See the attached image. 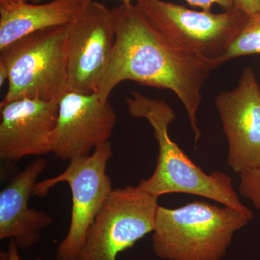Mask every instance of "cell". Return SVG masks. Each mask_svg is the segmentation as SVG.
Returning <instances> with one entry per match:
<instances>
[{"instance_id": "cell-1", "label": "cell", "mask_w": 260, "mask_h": 260, "mask_svg": "<svg viewBox=\"0 0 260 260\" xmlns=\"http://www.w3.org/2000/svg\"><path fill=\"white\" fill-rule=\"evenodd\" d=\"M112 10L116 38L110 61L96 93L109 100L121 82L131 80L175 93L185 107L195 141L201 138L197 112L202 88L216 60L181 49L169 42L136 5L121 4Z\"/></svg>"}, {"instance_id": "cell-2", "label": "cell", "mask_w": 260, "mask_h": 260, "mask_svg": "<svg viewBox=\"0 0 260 260\" xmlns=\"http://www.w3.org/2000/svg\"><path fill=\"white\" fill-rule=\"evenodd\" d=\"M126 102L130 115L148 121L158 145L156 167L148 179L140 181V189L158 198L171 193L203 197L253 218L251 210L239 200L232 178L220 172L206 174L171 139L168 129L176 114L167 103L136 91L131 92Z\"/></svg>"}, {"instance_id": "cell-3", "label": "cell", "mask_w": 260, "mask_h": 260, "mask_svg": "<svg viewBox=\"0 0 260 260\" xmlns=\"http://www.w3.org/2000/svg\"><path fill=\"white\" fill-rule=\"evenodd\" d=\"M252 219L229 207L204 201L175 209L159 205L153 251L164 260H220L236 233Z\"/></svg>"}, {"instance_id": "cell-4", "label": "cell", "mask_w": 260, "mask_h": 260, "mask_svg": "<svg viewBox=\"0 0 260 260\" xmlns=\"http://www.w3.org/2000/svg\"><path fill=\"white\" fill-rule=\"evenodd\" d=\"M69 25L34 32L0 51L9 75L0 107L23 99L59 102L68 93Z\"/></svg>"}, {"instance_id": "cell-5", "label": "cell", "mask_w": 260, "mask_h": 260, "mask_svg": "<svg viewBox=\"0 0 260 260\" xmlns=\"http://www.w3.org/2000/svg\"><path fill=\"white\" fill-rule=\"evenodd\" d=\"M135 2L150 23L176 47L213 60L226 52L249 17L235 7L213 13L162 0Z\"/></svg>"}, {"instance_id": "cell-6", "label": "cell", "mask_w": 260, "mask_h": 260, "mask_svg": "<svg viewBox=\"0 0 260 260\" xmlns=\"http://www.w3.org/2000/svg\"><path fill=\"white\" fill-rule=\"evenodd\" d=\"M112 156V145L109 141L90 155L72 159L61 174L39 181L34 186L32 196L41 198L61 182L68 184L71 190L69 230L56 249V260H77L89 228L113 190L112 179L107 173L108 162Z\"/></svg>"}, {"instance_id": "cell-7", "label": "cell", "mask_w": 260, "mask_h": 260, "mask_svg": "<svg viewBox=\"0 0 260 260\" xmlns=\"http://www.w3.org/2000/svg\"><path fill=\"white\" fill-rule=\"evenodd\" d=\"M158 199L138 186L113 189L89 228L77 260H116L153 232Z\"/></svg>"}, {"instance_id": "cell-8", "label": "cell", "mask_w": 260, "mask_h": 260, "mask_svg": "<svg viewBox=\"0 0 260 260\" xmlns=\"http://www.w3.org/2000/svg\"><path fill=\"white\" fill-rule=\"evenodd\" d=\"M116 32L112 10L85 3L68 30V92L96 93L110 61Z\"/></svg>"}, {"instance_id": "cell-9", "label": "cell", "mask_w": 260, "mask_h": 260, "mask_svg": "<svg viewBox=\"0 0 260 260\" xmlns=\"http://www.w3.org/2000/svg\"><path fill=\"white\" fill-rule=\"evenodd\" d=\"M116 122L114 108L97 93L68 92L59 102L50 153L61 160L87 156L109 142Z\"/></svg>"}, {"instance_id": "cell-10", "label": "cell", "mask_w": 260, "mask_h": 260, "mask_svg": "<svg viewBox=\"0 0 260 260\" xmlns=\"http://www.w3.org/2000/svg\"><path fill=\"white\" fill-rule=\"evenodd\" d=\"M229 144L228 165L237 174L260 165V87L254 71L243 70L239 84L215 99Z\"/></svg>"}, {"instance_id": "cell-11", "label": "cell", "mask_w": 260, "mask_h": 260, "mask_svg": "<svg viewBox=\"0 0 260 260\" xmlns=\"http://www.w3.org/2000/svg\"><path fill=\"white\" fill-rule=\"evenodd\" d=\"M1 109L0 158L17 162L30 155L50 153L59 102L23 99Z\"/></svg>"}, {"instance_id": "cell-12", "label": "cell", "mask_w": 260, "mask_h": 260, "mask_svg": "<svg viewBox=\"0 0 260 260\" xmlns=\"http://www.w3.org/2000/svg\"><path fill=\"white\" fill-rule=\"evenodd\" d=\"M47 167L40 157L17 174L0 191V239H10L20 249L37 244L41 233L53 223L50 215L31 209L28 203L38 177Z\"/></svg>"}, {"instance_id": "cell-13", "label": "cell", "mask_w": 260, "mask_h": 260, "mask_svg": "<svg viewBox=\"0 0 260 260\" xmlns=\"http://www.w3.org/2000/svg\"><path fill=\"white\" fill-rule=\"evenodd\" d=\"M85 4L82 0H52L42 5H0V51L34 32L71 23Z\"/></svg>"}, {"instance_id": "cell-14", "label": "cell", "mask_w": 260, "mask_h": 260, "mask_svg": "<svg viewBox=\"0 0 260 260\" xmlns=\"http://www.w3.org/2000/svg\"><path fill=\"white\" fill-rule=\"evenodd\" d=\"M260 54V13L249 15L226 52L217 59L218 66L239 56Z\"/></svg>"}, {"instance_id": "cell-15", "label": "cell", "mask_w": 260, "mask_h": 260, "mask_svg": "<svg viewBox=\"0 0 260 260\" xmlns=\"http://www.w3.org/2000/svg\"><path fill=\"white\" fill-rule=\"evenodd\" d=\"M239 191L244 198L249 200L260 210V165L239 174Z\"/></svg>"}, {"instance_id": "cell-16", "label": "cell", "mask_w": 260, "mask_h": 260, "mask_svg": "<svg viewBox=\"0 0 260 260\" xmlns=\"http://www.w3.org/2000/svg\"><path fill=\"white\" fill-rule=\"evenodd\" d=\"M189 5L198 7L205 11H211L214 5H218L222 9L228 10L234 8V0H184Z\"/></svg>"}, {"instance_id": "cell-17", "label": "cell", "mask_w": 260, "mask_h": 260, "mask_svg": "<svg viewBox=\"0 0 260 260\" xmlns=\"http://www.w3.org/2000/svg\"><path fill=\"white\" fill-rule=\"evenodd\" d=\"M234 7L252 15L260 13V0H234Z\"/></svg>"}, {"instance_id": "cell-18", "label": "cell", "mask_w": 260, "mask_h": 260, "mask_svg": "<svg viewBox=\"0 0 260 260\" xmlns=\"http://www.w3.org/2000/svg\"><path fill=\"white\" fill-rule=\"evenodd\" d=\"M18 246L13 241H10L8 252L5 253V260H23L19 255ZM34 260H44L42 258L37 257Z\"/></svg>"}, {"instance_id": "cell-19", "label": "cell", "mask_w": 260, "mask_h": 260, "mask_svg": "<svg viewBox=\"0 0 260 260\" xmlns=\"http://www.w3.org/2000/svg\"><path fill=\"white\" fill-rule=\"evenodd\" d=\"M8 70L4 62L0 61V86L3 87L5 81H8Z\"/></svg>"}, {"instance_id": "cell-20", "label": "cell", "mask_w": 260, "mask_h": 260, "mask_svg": "<svg viewBox=\"0 0 260 260\" xmlns=\"http://www.w3.org/2000/svg\"><path fill=\"white\" fill-rule=\"evenodd\" d=\"M21 2H28V0H0V5L11 4V3H21Z\"/></svg>"}, {"instance_id": "cell-21", "label": "cell", "mask_w": 260, "mask_h": 260, "mask_svg": "<svg viewBox=\"0 0 260 260\" xmlns=\"http://www.w3.org/2000/svg\"><path fill=\"white\" fill-rule=\"evenodd\" d=\"M84 3H88V2L92 1V0H82ZM121 2V4L129 5L133 3V0H119Z\"/></svg>"}, {"instance_id": "cell-22", "label": "cell", "mask_w": 260, "mask_h": 260, "mask_svg": "<svg viewBox=\"0 0 260 260\" xmlns=\"http://www.w3.org/2000/svg\"><path fill=\"white\" fill-rule=\"evenodd\" d=\"M30 1L34 3V4H39V3L44 1V0H30Z\"/></svg>"}]
</instances>
